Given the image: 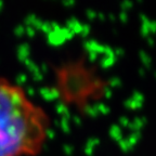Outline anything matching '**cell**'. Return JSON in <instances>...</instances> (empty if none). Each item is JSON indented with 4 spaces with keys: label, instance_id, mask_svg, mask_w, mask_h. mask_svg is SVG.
<instances>
[{
    "label": "cell",
    "instance_id": "cell-1",
    "mask_svg": "<svg viewBox=\"0 0 156 156\" xmlns=\"http://www.w3.org/2000/svg\"><path fill=\"white\" fill-rule=\"evenodd\" d=\"M51 119L22 86L0 76V156H37L48 141Z\"/></svg>",
    "mask_w": 156,
    "mask_h": 156
}]
</instances>
